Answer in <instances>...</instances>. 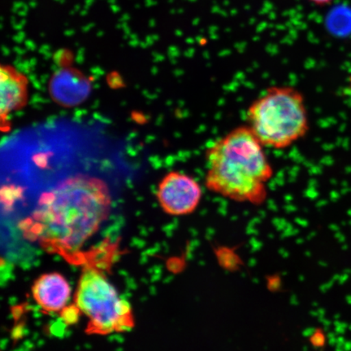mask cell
<instances>
[{
  "instance_id": "6da1fadb",
  "label": "cell",
  "mask_w": 351,
  "mask_h": 351,
  "mask_svg": "<svg viewBox=\"0 0 351 351\" xmlns=\"http://www.w3.org/2000/svg\"><path fill=\"white\" fill-rule=\"evenodd\" d=\"M111 205L102 179L73 176L40 196L33 213L21 222V230L47 251L72 256L106 221Z\"/></svg>"
},
{
  "instance_id": "7a4b0ae2",
  "label": "cell",
  "mask_w": 351,
  "mask_h": 351,
  "mask_svg": "<svg viewBox=\"0 0 351 351\" xmlns=\"http://www.w3.org/2000/svg\"><path fill=\"white\" fill-rule=\"evenodd\" d=\"M265 147L247 125L228 132L206 151L205 187L236 203L265 204L274 176Z\"/></svg>"
},
{
  "instance_id": "3957f363",
  "label": "cell",
  "mask_w": 351,
  "mask_h": 351,
  "mask_svg": "<svg viewBox=\"0 0 351 351\" xmlns=\"http://www.w3.org/2000/svg\"><path fill=\"white\" fill-rule=\"evenodd\" d=\"M247 125L265 147H291L310 130L304 95L291 86L267 88L250 104Z\"/></svg>"
},
{
  "instance_id": "277c9868",
  "label": "cell",
  "mask_w": 351,
  "mask_h": 351,
  "mask_svg": "<svg viewBox=\"0 0 351 351\" xmlns=\"http://www.w3.org/2000/svg\"><path fill=\"white\" fill-rule=\"evenodd\" d=\"M75 306L88 319L87 332L107 335L130 331L134 326L130 302L121 298L106 275L87 266L79 278Z\"/></svg>"
},
{
  "instance_id": "5b68a950",
  "label": "cell",
  "mask_w": 351,
  "mask_h": 351,
  "mask_svg": "<svg viewBox=\"0 0 351 351\" xmlns=\"http://www.w3.org/2000/svg\"><path fill=\"white\" fill-rule=\"evenodd\" d=\"M156 197L166 214L173 217L188 216L199 207L204 188L192 176L171 171L159 183Z\"/></svg>"
},
{
  "instance_id": "8992f818",
  "label": "cell",
  "mask_w": 351,
  "mask_h": 351,
  "mask_svg": "<svg viewBox=\"0 0 351 351\" xmlns=\"http://www.w3.org/2000/svg\"><path fill=\"white\" fill-rule=\"evenodd\" d=\"M71 287L62 274H43L33 284L32 295L46 313H56L67 307L71 298Z\"/></svg>"
},
{
  "instance_id": "52a82bcc",
  "label": "cell",
  "mask_w": 351,
  "mask_h": 351,
  "mask_svg": "<svg viewBox=\"0 0 351 351\" xmlns=\"http://www.w3.org/2000/svg\"><path fill=\"white\" fill-rule=\"evenodd\" d=\"M28 77L10 64L0 67V112L2 119L23 108L28 100Z\"/></svg>"
},
{
  "instance_id": "ba28073f",
  "label": "cell",
  "mask_w": 351,
  "mask_h": 351,
  "mask_svg": "<svg viewBox=\"0 0 351 351\" xmlns=\"http://www.w3.org/2000/svg\"><path fill=\"white\" fill-rule=\"evenodd\" d=\"M309 1L318 4V5H326V4L330 3L332 0H309Z\"/></svg>"
}]
</instances>
